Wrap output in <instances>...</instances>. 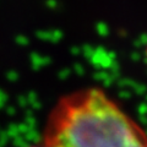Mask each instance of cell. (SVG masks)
<instances>
[{
  "instance_id": "2",
  "label": "cell",
  "mask_w": 147,
  "mask_h": 147,
  "mask_svg": "<svg viewBox=\"0 0 147 147\" xmlns=\"http://www.w3.org/2000/svg\"><path fill=\"white\" fill-rule=\"evenodd\" d=\"M30 147H39V146H30ZM42 147H44V146H42Z\"/></svg>"
},
{
  "instance_id": "1",
  "label": "cell",
  "mask_w": 147,
  "mask_h": 147,
  "mask_svg": "<svg viewBox=\"0 0 147 147\" xmlns=\"http://www.w3.org/2000/svg\"><path fill=\"white\" fill-rule=\"evenodd\" d=\"M44 147H147V135L99 88L71 92L50 110Z\"/></svg>"
}]
</instances>
